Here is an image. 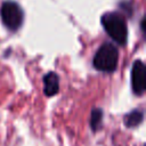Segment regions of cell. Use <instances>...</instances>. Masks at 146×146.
I'll return each mask as SVG.
<instances>
[{
  "label": "cell",
  "mask_w": 146,
  "mask_h": 146,
  "mask_svg": "<svg viewBox=\"0 0 146 146\" xmlns=\"http://www.w3.org/2000/svg\"><path fill=\"white\" fill-rule=\"evenodd\" d=\"M105 32L120 46H125L128 41V27L124 18L117 13H106L100 18Z\"/></svg>",
  "instance_id": "6da1fadb"
},
{
  "label": "cell",
  "mask_w": 146,
  "mask_h": 146,
  "mask_svg": "<svg viewBox=\"0 0 146 146\" xmlns=\"http://www.w3.org/2000/svg\"><path fill=\"white\" fill-rule=\"evenodd\" d=\"M117 62H119L117 48L113 43L105 42L96 51L92 59V65L97 71L112 73L116 70Z\"/></svg>",
  "instance_id": "7a4b0ae2"
},
{
  "label": "cell",
  "mask_w": 146,
  "mask_h": 146,
  "mask_svg": "<svg viewBox=\"0 0 146 146\" xmlns=\"http://www.w3.org/2000/svg\"><path fill=\"white\" fill-rule=\"evenodd\" d=\"M0 16L3 25L9 31H17L23 24L24 21V13L22 7L11 0L3 1L0 9Z\"/></svg>",
  "instance_id": "3957f363"
},
{
  "label": "cell",
  "mask_w": 146,
  "mask_h": 146,
  "mask_svg": "<svg viewBox=\"0 0 146 146\" xmlns=\"http://www.w3.org/2000/svg\"><path fill=\"white\" fill-rule=\"evenodd\" d=\"M131 88L135 95L141 96L146 89V67L143 60H135L131 68Z\"/></svg>",
  "instance_id": "277c9868"
},
{
  "label": "cell",
  "mask_w": 146,
  "mask_h": 146,
  "mask_svg": "<svg viewBox=\"0 0 146 146\" xmlns=\"http://www.w3.org/2000/svg\"><path fill=\"white\" fill-rule=\"evenodd\" d=\"M59 91V76L55 72H49L43 76V92L47 97H52Z\"/></svg>",
  "instance_id": "5b68a950"
},
{
  "label": "cell",
  "mask_w": 146,
  "mask_h": 146,
  "mask_svg": "<svg viewBox=\"0 0 146 146\" xmlns=\"http://www.w3.org/2000/svg\"><path fill=\"white\" fill-rule=\"evenodd\" d=\"M143 121H144V111L140 108H135L123 116V123L129 129L137 128L143 123Z\"/></svg>",
  "instance_id": "8992f818"
},
{
  "label": "cell",
  "mask_w": 146,
  "mask_h": 146,
  "mask_svg": "<svg viewBox=\"0 0 146 146\" xmlns=\"http://www.w3.org/2000/svg\"><path fill=\"white\" fill-rule=\"evenodd\" d=\"M103 117H104V112L99 107H95L90 112V120H89V125L92 132H97L98 130L102 129L103 127Z\"/></svg>",
  "instance_id": "52a82bcc"
}]
</instances>
